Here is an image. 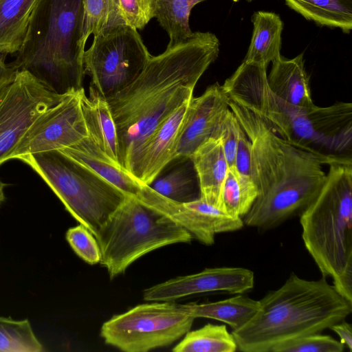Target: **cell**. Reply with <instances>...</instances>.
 Segmentation results:
<instances>
[{
  "mask_svg": "<svg viewBox=\"0 0 352 352\" xmlns=\"http://www.w3.org/2000/svg\"><path fill=\"white\" fill-rule=\"evenodd\" d=\"M5 55L0 54V87L8 82L16 72L12 63L8 64L6 63Z\"/></svg>",
  "mask_w": 352,
  "mask_h": 352,
  "instance_id": "37",
  "label": "cell"
},
{
  "mask_svg": "<svg viewBox=\"0 0 352 352\" xmlns=\"http://www.w3.org/2000/svg\"><path fill=\"white\" fill-rule=\"evenodd\" d=\"M344 346L340 340L316 333L283 344L273 352H342Z\"/></svg>",
  "mask_w": 352,
  "mask_h": 352,
  "instance_id": "31",
  "label": "cell"
},
{
  "mask_svg": "<svg viewBox=\"0 0 352 352\" xmlns=\"http://www.w3.org/2000/svg\"><path fill=\"white\" fill-rule=\"evenodd\" d=\"M182 305L151 301L116 315L103 323L104 342L125 352H147L171 344L188 331L195 320Z\"/></svg>",
  "mask_w": 352,
  "mask_h": 352,
  "instance_id": "9",
  "label": "cell"
},
{
  "mask_svg": "<svg viewBox=\"0 0 352 352\" xmlns=\"http://www.w3.org/2000/svg\"><path fill=\"white\" fill-rule=\"evenodd\" d=\"M65 238L74 252L86 263L94 265L100 262L101 252L94 235L84 226L67 230Z\"/></svg>",
  "mask_w": 352,
  "mask_h": 352,
  "instance_id": "32",
  "label": "cell"
},
{
  "mask_svg": "<svg viewBox=\"0 0 352 352\" xmlns=\"http://www.w3.org/2000/svg\"><path fill=\"white\" fill-rule=\"evenodd\" d=\"M219 208L231 216L241 218L245 216L241 190L234 169L228 168L221 190Z\"/></svg>",
  "mask_w": 352,
  "mask_h": 352,
  "instance_id": "35",
  "label": "cell"
},
{
  "mask_svg": "<svg viewBox=\"0 0 352 352\" xmlns=\"http://www.w3.org/2000/svg\"><path fill=\"white\" fill-rule=\"evenodd\" d=\"M267 82L270 91L286 102L299 107H309L311 99L309 78L305 70L303 53L289 59L281 55L272 62Z\"/></svg>",
  "mask_w": 352,
  "mask_h": 352,
  "instance_id": "18",
  "label": "cell"
},
{
  "mask_svg": "<svg viewBox=\"0 0 352 352\" xmlns=\"http://www.w3.org/2000/svg\"><path fill=\"white\" fill-rule=\"evenodd\" d=\"M80 107L89 136L115 163L119 164L116 127L106 98L91 85L89 96L80 92Z\"/></svg>",
  "mask_w": 352,
  "mask_h": 352,
  "instance_id": "20",
  "label": "cell"
},
{
  "mask_svg": "<svg viewBox=\"0 0 352 352\" xmlns=\"http://www.w3.org/2000/svg\"><path fill=\"white\" fill-rule=\"evenodd\" d=\"M59 151L94 171L128 195L137 197L144 186L111 160L89 135Z\"/></svg>",
  "mask_w": 352,
  "mask_h": 352,
  "instance_id": "17",
  "label": "cell"
},
{
  "mask_svg": "<svg viewBox=\"0 0 352 352\" xmlns=\"http://www.w3.org/2000/svg\"><path fill=\"white\" fill-rule=\"evenodd\" d=\"M229 107L250 141L252 177L258 190L242 219L265 232L300 215L311 203L324 182L326 163L289 144L255 111L230 98Z\"/></svg>",
  "mask_w": 352,
  "mask_h": 352,
  "instance_id": "2",
  "label": "cell"
},
{
  "mask_svg": "<svg viewBox=\"0 0 352 352\" xmlns=\"http://www.w3.org/2000/svg\"><path fill=\"white\" fill-rule=\"evenodd\" d=\"M83 0H37L12 65L54 94L81 90L85 76Z\"/></svg>",
  "mask_w": 352,
  "mask_h": 352,
  "instance_id": "5",
  "label": "cell"
},
{
  "mask_svg": "<svg viewBox=\"0 0 352 352\" xmlns=\"http://www.w3.org/2000/svg\"><path fill=\"white\" fill-rule=\"evenodd\" d=\"M230 109L229 98L218 82L208 87L188 104L176 150V159H188L203 143L218 138L222 121Z\"/></svg>",
  "mask_w": 352,
  "mask_h": 352,
  "instance_id": "15",
  "label": "cell"
},
{
  "mask_svg": "<svg viewBox=\"0 0 352 352\" xmlns=\"http://www.w3.org/2000/svg\"><path fill=\"white\" fill-rule=\"evenodd\" d=\"M234 170L241 190L243 210L245 215L258 197V190L252 177L251 143L241 126L239 133Z\"/></svg>",
  "mask_w": 352,
  "mask_h": 352,
  "instance_id": "30",
  "label": "cell"
},
{
  "mask_svg": "<svg viewBox=\"0 0 352 352\" xmlns=\"http://www.w3.org/2000/svg\"><path fill=\"white\" fill-rule=\"evenodd\" d=\"M240 129L238 120L230 109L222 121L218 135L230 169H234Z\"/></svg>",
  "mask_w": 352,
  "mask_h": 352,
  "instance_id": "34",
  "label": "cell"
},
{
  "mask_svg": "<svg viewBox=\"0 0 352 352\" xmlns=\"http://www.w3.org/2000/svg\"><path fill=\"white\" fill-rule=\"evenodd\" d=\"M205 0H156L155 18L167 32V46H174L191 36L189 18L192 9Z\"/></svg>",
  "mask_w": 352,
  "mask_h": 352,
  "instance_id": "25",
  "label": "cell"
},
{
  "mask_svg": "<svg viewBox=\"0 0 352 352\" xmlns=\"http://www.w3.org/2000/svg\"><path fill=\"white\" fill-rule=\"evenodd\" d=\"M43 346L28 319L0 316V352H41Z\"/></svg>",
  "mask_w": 352,
  "mask_h": 352,
  "instance_id": "28",
  "label": "cell"
},
{
  "mask_svg": "<svg viewBox=\"0 0 352 352\" xmlns=\"http://www.w3.org/2000/svg\"><path fill=\"white\" fill-rule=\"evenodd\" d=\"M259 302L254 316L232 331L241 351L273 352L283 344L329 329L352 312V302L327 278L307 280L293 272Z\"/></svg>",
  "mask_w": 352,
  "mask_h": 352,
  "instance_id": "4",
  "label": "cell"
},
{
  "mask_svg": "<svg viewBox=\"0 0 352 352\" xmlns=\"http://www.w3.org/2000/svg\"><path fill=\"white\" fill-rule=\"evenodd\" d=\"M47 184L68 212L96 236L128 195L59 150L21 156Z\"/></svg>",
  "mask_w": 352,
  "mask_h": 352,
  "instance_id": "7",
  "label": "cell"
},
{
  "mask_svg": "<svg viewBox=\"0 0 352 352\" xmlns=\"http://www.w3.org/2000/svg\"><path fill=\"white\" fill-rule=\"evenodd\" d=\"M182 307L195 318H204L221 321L232 330L246 324L258 311L259 300L248 296L237 295L228 299L197 304L182 305Z\"/></svg>",
  "mask_w": 352,
  "mask_h": 352,
  "instance_id": "22",
  "label": "cell"
},
{
  "mask_svg": "<svg viewBox=\"0 0 352 352\" xmlns=\"http://www.w3.org/2000/svg\"><path fill=\"white\" fill-rule=\"evenodd\" d=\"M246 1H247L248 2H252V1H254V0H246Z\"/></svg>",
  "mask_w": 352,
  "mask_h": 352,
  "instance_id": "39",
  "label": "cell"
},
{
  "mask_svg": "<svg viewBox=\"0 0 352 352\" xmlns=\"http://www.w3.org/2000/svg\"><path fill=\"white\" fill-rule=\"evenodd\" d=\"M254 285V274L244 267L206 268L198 273L178 276L146 289V301H172L188 296L223 292L241 294Z\"/></svg>",
  "mask_w": 352,
  "mask_h": 352,
  "instance_id": "14",
  "label": "cell"
},
{
  "mask_svg": "<svg viewBox=\"0 0 352 352\" xmlns=\"http://www.w3.org/2000/svg\"><path fill=\"white\" fill-rule=\"evenodd\" d=\"M151 56L137 30L123 24L94 36L84 52L85 72L107 99L134 81Z\"/></svg>",
  "mask_w": 352,
  "mask_h": 352,
  "instance_id": "10",
  "label": "cell"
},
{
  "mask_svg": "<svg viewBox=\"0 0 352 352\" xmlns=\"http://www.w3.org/2000/svg\"><path fill=\"white\" fill-rule=\"evenodd\" d=\"M189 101L160 124L132 157L127 172L140 183L150 186L163 169L176 159L178 140Z\"/></svg>",
  "mask_w": 352,
  "mask_h": 352,
  "instance_id": "16",
  "label": "cell"
},
{
  "mask_svg": "<svg viewBox=\"0 0 352 352\" xmlns=\"http://www.w3.org/2000/svg\"><path fill=\"white\" fill-rule=\"evenodd\" d=\"M252 22L253 31L244 60L267 67L280 56L283 21L275 12L257 11Z\"/></svg>",
  "mask_w": 352,
  "mask_h": 352,
  "instance_id": "21",
  "label": "cell"
},
{
  "mask_svg": "<svg viewBox=\"0 0 352 352\" xmlns=\"http://www.w3.org/2000/svg\"><path fill=\"white\" fill-rule=\"evenodd\" d=\"M318 194L300 214L305 247L322 276L352 302V164H331Z\"/></svg>",
  "mask_w": 352,
  "mask_h": 352,
  "instance_id": "6",
  "label": "cell"
},
{
  "mask_svg": "<svg viewBox=\"0 0 352 352\" xmlns=\"http://www.w3.org/2000/svg\"><path fill=\"white\" fill-rule=\"evenodd\" d=\"M266 69L243 60L222 85L229 98L259 114L280 138L326 164H352V103L290 104L270 91Z\"/></svg>",
  "mask_w": 352,
  "mask_h": 352,
  "instance_id": "3",
  "label": "cell"
},
{
  "mask_svg": "<svg viewBox=\"0 0 352 352\" xmlns=\"http://www.w3.org/2000/svg\"><path fill=\"white\" fill-rule=\"evenodd\" d=\"M329 329L333 331L340 338V341L346 346L350 351H352V328L351 325L342 320L333 325Z\"/></svg>",
  "mask_w": 352,
  "mask_h": 352,
  "instance_id": "36",
  "label": "cell"
},
{
  "mask_svg": "<svg viewBox=\"0 0 352 352\" xmlns=\"http://www.w3.org/2000/svg\"><path fill=\"white\" fill-rule=\"evenodd\" d=\"M119 4L125 23L136 30L155 18L156 0H119Z\"/></svg>",
  "mask_w": 352,
  "mask_h": 352,
  "instance_id": "33",
  "label": "cell"
},
{
  "mask_svg": "<svg viewBox=\"0 0 352 352\" xmlns=\"http://www.w3.org/2000/svg\"><path fill=\"white\" fill-rule=\"evenodd\" d=\"M96 239L111 279L142 256L162 247L190 243L184 228L128 195L99 230Z\"/></svg>",
  "mask_w": 352,
  "mask_h": 352,
  "instance_id": "8",
  "label": "cell"
},
{
  "mask_svg": "<svg viewBox=\"0 0 352 352\" xmlns=\"http://www.w3.org/2000/svg\"><path fill=\"white\" fill-rule=\"evenodd\" d=\"M84 33L86 42L94 36L116 26L126 24L122 16L119 0H83Z\"/></svg>",
  "mask_w": 352,
  "mask_h": 352,
  "instance_id": "27",
  "label": "cell"
},
{
  "mask_svg": "<svg viewBox=\"0 0 352 352\" xmlns=\"http://www.w3.org/2000/svg\"><path fill=\"white\" fill-rule=\"evenodd\" d=\"M220 42L210 32H195L162 54L151 56L138 78L107 98L114 120L120 166L130 162L150 134L192 98L194 88L217 58Z\"/></svg>",
  "mask_w": 352,
  "mask_h": 352,
  "instance_id": "1",
  "label": "cell"
},
{
  "mask_svg": "<svg viewBox=\"0 0 352 352\" xmlns=\"http://www.w3.org/2000/svg\"><path fill=\"white\" fill-rule=\"evenodd\" d=\"M82 89L67 95L60 102L41 114L17 144L11 159L60 150L87 137L88 131L80 107Z\"/></svg>",
  "mask_w": 352,
  "mask_h": 352,
  "instance_id": "12",
  "label": "cell"
},
{
  "mask_svg": "<svg viewBox=\"0 0 352 352\" xmlns=\"http://www.w3.org/2000/svg\"><path fill=\"white\" fill-rule=\"evenodd\" d=\"M172 351L174 352H234L236 340L226 325L208 323L188 331Z\"/></svg>",
  "mask_w": 352,
  "mask_h": 352,
  "instance_id": "26",
  "label": "cell"
},
{
  "mask_svg": "<svg viewBox=\"0 0 352 352\" xmlns=\"http://www.w3.org/2000/svg\"><path fill=\"white\" fill-rule=\"evenodd\" d=\"M189 159L198 179L200 197L219 208L221 190L229 168L220 140L209 139Z\"/></svg>",
  "mask_w": 352,
  "mask_h": 352,
  "instance_id": "19",
  "label": "cell"
},
{
  "mask_svg": "<svg viewBox=\"0 0 352 352\" xmlns=\"http://www.w3.org/2000/svg\"><path fill=\"white\" fill-rule=\"evenodd\" d=\"M150 186L162 196L179 203L199 198L196 196L195 182L188 164L180 165L164 176L157 177Z\"/></svg>",
  "mask_w": 352,
  "mask_h": 352,
  "instance_id": "29",
  "label": "cell"
},
{
  "mask_svg": "<svg viewBox=\"0 0 352 352\" xmlns=\"http://www.w3.org/2000/svg\"><path fill=\"white\" fill-rule=\"evenodd\" d=\"M136 199L184 228L192 238L206 245L214 244L217 234L234 232L244 226L242 218L231 216L201 197L179 203L144 185Z\"/></svg>",
  "mask_w": 352,
  "mask_h": 352,
  "instance_id": "13",
  "label": "cell"
},
{
  "mask_svg": "<svg viewBox=\"0 0 352 352\" xmlns=\"http://www.w3.org/2000/svg\"><path fill=\"white\" fill-rule=\"evenodd\" d=\"M66 96L52 93L26 70H16L0 87V166L35 120Z\"/></svg>",
  "mask_w": 352,
  "mask_h": 352,
  "instance_id": "11",
  "label": "cell"
},
{
  "mask_svg": "<svg viewBox=\"0 0 352 352\" xmlns=\"http://www.w3.org/2000/svg\"><path fill=\"white\" fill-rule=\"evenodd\" d=\"M37 0H0V54L16 53Z\"/></svg>",
  "mask_w": 352,
  "mask_h": 352,
  "instance_id": "24",
  "label": "cell"
},
{
  "mask_svg": "<svg viewBox=\"0 0 352 352\" xmlns=\"http://www.w3.org/2000/svg\"><path fill=\"white\" fill-rule=\"evenodd\" d=\"M285 4L307 20L321 26L340 29L349 34L352 28V0H284Z\"/></svg>",
  "mask_w": 352,
  "mask_h": 352,
  "instance_id": "23",
  "label": "cell"
},
{
  "mask_svg": "<svg viewBox=\"0 0 352 352\" xmlns=\"http://www.w3.org/2000/svg\"><path fill=\"white\" fill-rule=\"evenodd\" d=\"M6 186L7 184L1 182V180L0 179V206L6 199L3 189Z\"/></svg>",
  "mask_w": 352,
  "mask_h": 352,
  "instance_id": "38",
  "label": "cell"
}]
</instances>
